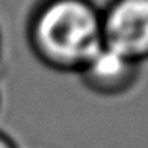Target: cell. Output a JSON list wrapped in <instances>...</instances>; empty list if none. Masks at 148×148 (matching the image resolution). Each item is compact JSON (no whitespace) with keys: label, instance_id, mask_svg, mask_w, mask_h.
Segmentation results:
<instances>
[{"label":"cell","instance_id":"cell-4","mask_svg":"<svg viewBox=\"0 0 148 148\" xmlns=\"http://www.w3.org/2000/svg\"><path fill=\"white\" fill-rule=\"evenodd\" d=\"M0 148H14V145H12L5 136H2V135H0Z\"/></svg>","mask_w":148,"mask_h":148},{"label":"cell","instance_id":"cell-2","mask_svg":"<svg viewBox=\"0 0 148 148\" xmlns=\"http://www.w3.org/2000/svg\"><path fill=\"white\" fill-rule=\"evenodd\" d=\"M103 45L140 63L148 60V0H110L101 10Z\"/></svg>","mask_w":148,"mask_h":148},{"label":"cell","instance_id":"cell-1","mask_svg":"<svg viewBox=\"0 0 148 148\" xmlns=\"http://www.w3.org/2000/svg\"><path fill=\"white\" fill-rule=\"evenodd\" d=\"M30 35L45 63L78 73L103 47L101 10L90 0H47L35 14Z\"/></svg>","mask_w":148,"mask_h":148},{"label":"cell","instance_id":"cell-3","mask_svg":"<svg viewBox=\"0 0 148 148\" xmlns=\"http://www.w3.org/2000/svg\"><path fill=\"white\" fill-rule=\"evenodd\" d=\"M78 73L92 92L115 97L133 88L140 77V63L103 45Z\"/></svg>","mask_w":148,"mask_h":148}]
</instances>
